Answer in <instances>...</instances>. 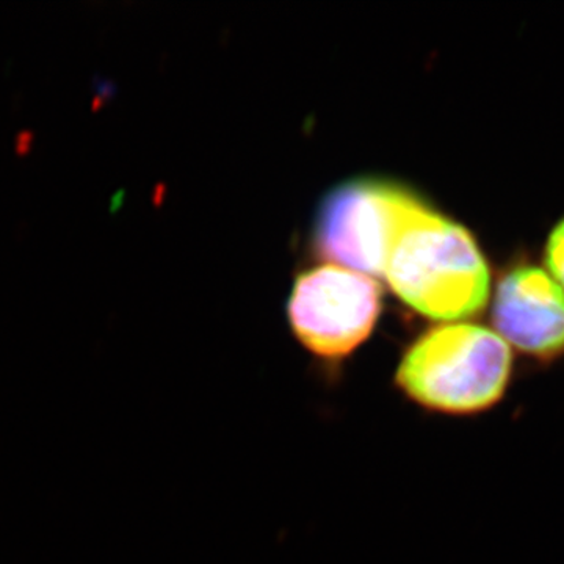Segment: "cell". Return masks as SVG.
<instances>
[{"instance_id":"obj_5","label":"cell","mask_w":564,"mask_h":564,"mask_svg":"<svg viewBox=\"0 0 564 564\" xmlns=\"http://www.w3.org/2000/svg\"><path fill=\"white\" fill-rule=\"evenodd\" d=\"M494 332L541 362L564 356V289L540 263L519 261L500 278L492 296Z\"/></svg>"},{"instance_id":"obj_8","label":"cell","mask_w":564,"mask_h":564,"mask_svg":"<svg viewBox=\"0 0 564 564\" xmlns=\"http://www.w3.org/2000/svg\"><path fill=\"white\" fill-rule=\"evenodd\" d=\"M33 140H35V133L32 131H21L14 137V150L20 152V154H24V152L31 150Z\"/></svg>"},{"instance_id":"obj_1","label":"cell","mask_w":564,"mask_h":564,"mask_svg":"<svg viewBox=\"0 0 564 564\" xmlns=\"http://www.w3.org/2000/svg\"><path fill=\"white\" fill-rule=\"evenodd\" d=\"M381 278L433 321L474 317L491 300V269L473 232L397 185Z\"/></svg>"},{"instance_id":"obj_11","label":"cell","mask_w":564,"mask_h":564,"mask_svg":"<svg viewBox=\"0 0 564 564\" xmlns=\"http://www.w3.org/2000/svg\"><path fill=\"white\" fill-rule=\"evenodd\" d=\"M104 101H106V99H104L102 96H95V98H93V101H91L93 109H96V107L102 106Z\"/></svg>"},{"instance_id":"obj_7","label":"cell","mask_w":564,"mask_h":564,"mask_svg":"<svg viewBox=\"0 0 564 564\" xmlns=\"http://www.w3.org/2000/svg\"><path fill=\"white\" fill-rule=\"evenodd\" d=\"M91 88L98 93V96H102V98L106 99L117 95L120 85H118L117 80L107 79V77H102L101 74L95 73L91 76Z\"/></svg>"},{"instance_id":"obj_4","label":"cell","mask_w":564,"mask_h":564,"mask_svg":"<svg viewBox=\"0 0 564 564\" xmlns=\"http://www.w3.org/2000/svg\"><path fill=\"white\" fill-rule=\"evenodd\" d=\"M393 185L350 181L328 193L315 220L314 240L323 258L352 272L381 278Z\"/></svg>"},{"instance_id":"obj_3","label":"cell","mask_w":564,"mask_h":564,"mask_svg":"<svg viewBox=\"0 0 564 564\" xmlns=\"http://www.w3.org/2000/svg\"><path fill=\"white\" fill-rule=\"evenodd\" d=\"M380 313V285L340 265L315 267L300 274L289 300L293 334L323 359L345 358L361 347Z\"/></svg>"},{"instance_id":"obj_9","label":"cell","mask_w":564,"mask_h":564,"mask_svg":"<svg viewBox=\"0 0 564 564\" xmlns=\"http://www.w3.org/2000/svg\"><path fill=\"white\" fill-rule=\"evenodd\" d=\"M126 195H128V192H126L124 188H121V191H118L113 196H111L109 206L110 212L120 209L122 202H124Z\"/></svg>"},{"instance_id":"obj_6","label":"cell","mask_w":564,"mask_h":564,"mask_svg":"<svg viewBox=\"0 0 564 564\" xmlns=\"http://www.w3.org/2000/svg\"><path fill=\"white\" fill-rule=\"evenodd\" d=\"M543 267L564 289V215L545 237Z\"/></svg>"},{"instance_id":"obj_10","label":"cell","mask_w":564,"mask_h":564,"mask_svg":"<svg viewBox=\"0 0 564 564\" xmlns=\"http://www.w3.org/2000/svg\"><path fill=\"white\" fill-rule=\"evenodd\" d=\"M163 193H165V185H158L154 193H152V199H154L155 204L161 203Z\"/></svg>"},{"instance_id":"obj_2","label":"cell","mask_w":564,"mask_h":564,"mask_svg":"<svg viewBox=\"0 0 564 564\" xmlns=\"http://www.w3.org/2000/svg\"><path fill=\"white\" fill-rule=\"evenodd\" d=\"M511 372L513 352L499 334L459 322L422 334L404 352L395 381L426 410L467 415L499 403Z\"/></svg>"}]
</instances>
